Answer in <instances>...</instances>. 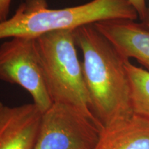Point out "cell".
I'll use <instances>...</instances> for the list:
<instances>
[{"label":"cell","mask_w":149,"mask_h":149,"mask_svg":"<svg viewBox=\"0 0 149 149\" xmlns=\"http://www.w3.org/2000/svg\"><path fill=\"white\" fill-rule=\"evenodd\" d=\"M94 116L107 126L134 115L126 61L94 24L74 30Z\"/></svg>","instance_id":"obj_1"},{"label":"cell","mask_w":149,"mask_h":149,"mask_svg":"<svg viewBox=\"0 0 149 149\" xmlns=\"http://www.w3.org/2000/svg\"><path fill=\"white\" fill-rule=\"evenodd\" d=\"M138 18L137 11L128 0H91L59 9L50 8L46 0H24L13 15L0 22V40L16 37L37 38L107 20Z\"/></svg>","instance_id":"obj_2"},{"label":"cell","mask_w":149,"mask_h":149,"mask_svg":"<svg viewBox=\"0 0 149 149\" xmlns=\"http://www.w3.org/2000/svg\"><path fill=\"white\" fill-rule=\"evenodd\" d=\"M35 41L53 103L71 106L97 120L91 109L82 63L78 57L74 30L48 33Z\"/></svg>","instance_id":"obj_3"},{"label":"cell","mask_w":149,"mask_h":149,"mask_svg":"<svg viewBox=\"0 0 149 149\" xmlns=\"http://www.w3.org/2000/svg\"><path fill=\"white\" fill-rule=\"evenodd\" d=\"M102 128L97 120L79 109L53 103L42 113L33 149H93Z\"/></svg>","instance_id":"obj_4"},{"label":"cell","mask_w":149,"mask_h":149,"mask_svg":"<svg viewBox=\"0 0 149 149\" xmlns=\"http://www.w3.org/2000/svg\"><path fill=\"white\" fill-rule=\"evenodd\" d=\"M0 80L25 89L42 113L53 104L46 84L35 38L13 37L0 45Z\"/></svg>","instance_id":"obj_5"},{"label":"cell","mask_w":149,"mask_h":149,"mask_svg":"<svg viewBox=\"0 0 149 149\" xmlns=\"http://www.w3.org/2000/svg\"><path fill=\"white\" fill-rule=\"evenodd\" d=\"M42 112L34 103L17 107L0 104V149H33Z\"/></svg>","instance_id":"obj_6"},{"label":"cell","mask_w":149,"mask_h":149,"mask_svg":"<svg viewBox=\"0 0 149 149\" xmlns=\"http://www.w3.org/2000/svg\"><path fill=\"white\" fill-rule=\"evenodd\" d=\"M125 59H135L149 70V29L143 22L111 19L94 24Z\"/></svg>","instance_id":"obj_7"},{"label":"cell","mask_w":149,"mask_h":149,"mask_svg":"<svg viewBox=\"0 0 149 149\" xmlns=\"http://www.w3.org/2000/svg\"><path fill=\"white\" fill-rule=\"evenodd\" d=\"M93 149H149V120L134 114L104 126Z\"/></svg>","instance_id":"obj_8"},{"label":"cell","mask_w":149,"mask_h":149,"mask_svg":"<svg viewBox=\"0 0 149 149\" xmlns=\"http://www.w3.org/2000/svg\"><path fill=\"white\" fill-rule=\"evenodd\" d=\"M130 80L133 113L149 120V70L126 61Z\"/></svg>","instance_id":"obj_9"},{"label":"cell","mask_w":149,"mask_h":149,"mask_svg":"<svg viewBox=\"0 0 149 149\" xmlns=\"http://www.w3.org/2000/svg\"><path fill=\"white\" fill-rule=\"evenodd\" d=\"M137 11L138 17L143 23L146 22L148 15V6H146V0H128Z\"/></svg>","instance_id":"obj_10"},{"label":"cell","mask_w":149,"mask_h":149,"mask_svg":"<svg viewBox=\"0 0 149 149\" xmlns=\"http://www.w3.org/2000/svg\"><path fill=\"white\" fill-rule=\"evenodd\" d=\"M11 1L12 0H0V22L8 18Z\"/></svg>","instance_id":"obj_11"},{"label":"cell","mask_w":149,"mask_h":149,"mask_svg":"<svg viewBox=\"0 0 149 149\" xmlns=\"http://www.w3.org/2000/svg\"><path fill=\"white\" fill-rule=\"evenodd\" d=\"M144 24H146L147 26V27L149 29V4H148V15H147V18H146V22H144Z\"/></svg>","instance_id":"obj_12"},{"label":"cell","mask_w":149,"mask_h":149,"mask_svg":"<svg viewBox=\"0 0 149 149\" xmlns=\"http://www.w3.org/2000/svg\"><path fill=\"white\" fill-rule=\"evenodd\" d=\"M0 104H1V102H0Z\"/></svg>","instance_id":"obj_13"}]
</instances>
